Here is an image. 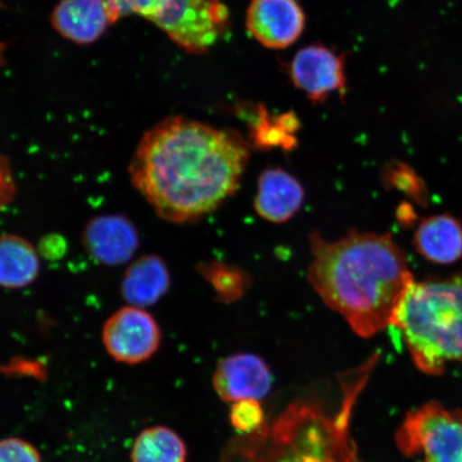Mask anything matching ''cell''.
Instances as JSON below:
<instances>
[{
	"instance_id": "cell-1",
	"label": "cell",
	"mask_w": 462,
	"mask_h": 462,
	"mask_svg": "<svg viewBox=\"0 0 462 462\" xmlns=\"http://www.w3.org/2000/svg\"><path fill=\"white\" fill-rule=\"evenodd\" d=\"M250 144L238 133L171 117L146 132L130 180L157 216L187 224L215 212L239 189Z\"/></svg>"
},
{
	"instance_id": "cell-2",
	"label": "cell",
	"mask_w": 462,
	"mask_h": 462,
	"mask_svg": "<svg viewBox=\"0 0 462 462\" xmlns=\"http://www.w3.org/2000/svg\"><path fill=\"white\" fill-rule=\"evenodd\" d=\"M310 244L309 281L322 301L361 337L391 326L414 282L406 254L393 236L350 231L342 239L327 241L314 233Z\"/></svg>"
},
{
	"instance_id": "cell-3",
	"label": "cell",
	"mask_w": 462,
	"mask_h": 462,
	"mask_svg": "<svg viewBox=\"0 0 462 462\" xmlns=\"http://www.w3.org/2000/svg\"><path fill=\"white\" fill-rule=\"evenodd\" d=\"M378 360L374 355L352 377L338 413L313 402L292 403L274 423L231 444L225 462H361L349 436L350 417Z\"/></svg>"
},
{
	"instance_id": "cell-4",
	"label": "cell",
	"mask_w": 462,
	"mask_h": 462,
	"mask_svg": "<svg viewBox=\"0 0 462 462\" xmlns=\"http://www.w3.org/2000/svg\"><path fill=\"white\" fill-rule=\"evenodd\" d=\"M420 372L440 375L462 363V273L413 282L393 316Z\"/></svg>"
},
{
	"instance_id": "cell-5",
	"label": "cell",
	"mask_w": 462,
	"mask_h": 462,
	"mask_svg": "<svg viewBox=\"0 0 462 462\" xmlns=\"http://www.w3.org/2000/svg\"><path fill=\"white\" fill-rule=\"evenodd\" d=\"M407 457L423 462H462V409L429 402L410 411L395 433Z\"/></svg>"
},
{
	"instance_id": "cell-6",
	"label": "cell",
	"mask_w": 462,
	"mask_h": 462,
	"mask_svg": "<svg viewBox=\"0 0 462 462\" xmlns=\"http://www.w3.org/2000/svg\"><path fill=\"white\" fill-rule=\"evenodd\" d=\"M150 22L189 53L204 54L226 32L229 13L222 0H164Z\"/></svg>"
},
{
	"instance_id": "cell-7",
	"label": "cell",
	"mask_w": 462,
	"mask_h": 462,
	"mask_svg": "<svg viewBox=\"0 0 462 462\" xmlns=\"http://www.w3.org/2000/svg\"><path fill=\"white\" fill-rule=\"evenodd\" d=\"M102 340L114 360L134 365L157 352L161 331L157 321L146 310L128 305L116 310L104 323Z\"/></svg>"
},
{
	"instance_id": "cell-8",
	"label": "cell",
	"mask_w": 462,
	"mask_h": 462,
	"mask_svg": "<svg viewBox=\"0 0 462 462\" xmlns=\"http://www.w3.org/2000/svg\"><path fill=\"white\" fill-rule=\"evenodd\" d=\"M291 78L309 99L325 102L337 92L346 91L344 57L321 44L306 46L293 57Z\"/></svg>"
},
{
	"instance_id": "cell-9",
	"label": "cell",
	"mask_w": 462,
	"mask_h": 462,
	"mask_svg": "<svg viewBox=\"0 0 462 462\" xmlns=\"http://www.w3.org/2000/svg\"><path fill=\"white\" fill-rule=\"evenodd\" d=\"M305 14L297 0H252L246 28L264 48L282 50L301 37Z\"/></svg>"
},
{
	"instance_id": "cell-10",
	"label": "cell",
	"mask_w": 462,
	"mask_h": 462,
	"mask_svg": "<svg viewBox=\"0 0 462 462\" xmlns=\"http://www.w3.org/2000/svg\"><path fill=\"white\" fill-rule=\"evenodd\" d=\"M213 386L225 402L259 401L270 392L273 374L259 356L235 355L217 364Z\"/></svg>"
},
{
	"instance_id": "cell-11",
	"label": "cell",
	"mask_w": 462,
	"mask_h": 462,
	"mask_svg": "<svg viewBox=\"0 0 462 462\" xmlns=\"http://www.w3.org/2000/svg\"><path fill=\"white\" fill-rule=\"evenodd\" d=\"M85 250L104 265L125 264L135 255L140 238L128 218L118 215L100 216L86 225Z\"/></svg>"
},
{
	"instance_id": "cell-12",
	"label": "cell",
	"mask_w": 462,
	"mask_h": 462,
	"mask_svg": "<svg viewBox=\"0 0 462 462\" xmlns=\"http://www.w3.org/2000/svg\"><path fill=\"white\" fill-rule=\"evenodd\" d=\"M115 22L112 0H60L51 14L56 31L78 44L96 42Z\"/></svg>"
},
{
	"instance_id": "cell-13",
	"label": "cell",
	"mask_w": 462,
	"mask_h": 462,
	"mask_svg": "<svg viewBox=\"0 0 462 462\" xmlns=\"http://www.w3.org/2000/svg\"><path fill=\"white\" fill-rule=\"evenodd\" d=\"M305 193L301 183L282 169H268L258 179L254 207L271 223H285L301 209Z\"/></svg>"
},
{
	"instance_id": "cell-14",
	"label": "cell",
	"mask_w": 462,
	"mask_h": 462,
	"mask_svg": "<svg viewBox=\"0 0 462 462\" xmlns=\"http://www.w3.org/2000/svg\"><path fill=\"white\" fill-rule=\"evenodd\" d=\"M421 257L437 264H452L462 258V225L448 213L421 218L413 236Z\"/></svg>"
},
{
	"instance_id": "cell-15",
	"label": "cell",
	"mask_w": 462,
	"mask_h": 462,
	"mask_svg": "<svg viewBox=\"0 0 462 462\" xmlns=\"http://www.w3.org/2000/svg\"><path fill=\"white\" fill-rule=\"evenodd\" d=\"M171 274L163 259L143 256L126 269L121 280V296L129 305L146 309L165 296L171 288Z\"/></svg>"
},
{
	"instance_id": "cell-16",
	"label": "cell",
	"mask_w": 462,
	"mask_h": 462,
	"mask_svg": "<svg viewBox=\"0 0 462 462\" xmlns=\"http://www.w3.org/2000/svg\"><path fill=\"white\" fill-rule=\"evenodd\" d=\"M39 273V254L31 242L14 234L0 236V287L25 288Z\"/></svg>"
},
{
	"instance_id": "cell-17",
	"label": "cell",
	"mask_w": 462,
	"mask_h": 462,
	"mask_svg": "<svg viewBox=\"0 0 462 462\" xmlns=\"http://www.w3.org/2000/svg\"><path fill=\"white\" fill-rule=\"evenodd\" d=\"M186 444L166 427L144 430L131 450L132 462H186Z\"/></svg>"
},
{
	"instance_id": "cell-18",
	"label": "cell",
	"mask_w": 462,
	"mask_h": 462,
	"mask_svg": "<svg viewBox=\"0 0 462 462\" xmlns=\"http://www.w3.org/2000/svg\"><path fill=\"white\" fill-rule=\"evenodd\" d=\"M299 120L292 113L271 116L260 107L254 121L251 140L259 149L291 150L297 144Z\"/></svg>"
},
{
	"instance_id": "cell-19",
	"label": "cell",
	"mask_w": 462,
	"mask_h": 462,
	"mask_svg": "<svg viewBox=\"0 0 462 462\" xmlns=\"http://www.w3.org/2000/svg\"><path fill=\"white\" fill-rule=\"evenodd\" d=\"M199 271L223 303L238 301L250 286V277L236 265L211 262L199 265Z\"/></svg>"
},
{
	"instance_id": "cell-20",
	"label": "cell",
	"mask_w": 462,
	"mask_h": 462,
	"mask_svg": "<svg viewBox=\"0 0 462 462\" xmlns=\"http://www.w3.org/2000/svg\"><path fill=\"white\" fill-rule=\"evenodd\" d=\"M231 425L242 435H251L264 425V412L258 401L234 402L230 410Z\"/></svg>"
},
{
	"instance_id": "cell-21",
	"label": "cell",
	"mask_w": 462,
	"mask_h": 462,
	"mask_svg": "<svg viewBox=\"0 0 462 462\" xmlns=\"http://www.w3.org/2000/svg\"><path fill=\"white\" fill-rule=\"evenodd\" d=\"M383 179L388 186L411 196L418 201L424 199L423 183L420 181L417 173L406 165L401 163L390 165L383 172Z\"/></svg>"
},
{
	"instance_id": "cell-22",
	"label": "cell",
	"mask_w": 462,
	"mask_h": 462,
	"mask_svg": "<svg viewBox=\"0 0 462 462\" xmlns=\"http://www.w3.org/2000/svg\"><path fill=\"white\" fill-rule=\"evenodd\" d=\"M0 462H42L39 452L22 439L0 440Z\"/></svg>"
},
{
	"instance_id": "cell-23",
	"label": "cell",
	"mask_w": 462,
	"mask_h": 462,
	"mask_svg": "<svg viewBox=\"0 0 462 462\" xmlns=\"http://www.w3.org/2000/svg\"><path fill=\"white\" fill-rule=\"evenodd\" d=\"M164 0H112V7L117 21L120 17L137 14L152 20Z\"/></svg>"
},
{
	"instance_id": "cell-24",
	"label": "cell",
	"mask_w": 462,
	"mask_h": 462,
	"mask_svg": "<svg viewBox=\"0 0 462 462\" xmlns=\"http://www.w3.org/2000/svg\"><path fill=\"white\" fill-rule=\"evenodd\" d=\"M16 195V184L7 159L0 155V208L8 206Z\"/></svg>"
}]
</instances>
